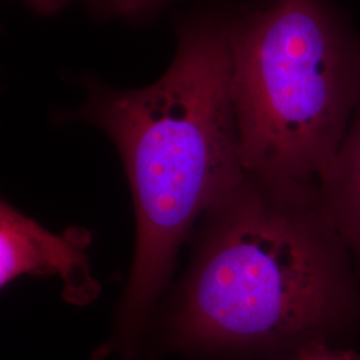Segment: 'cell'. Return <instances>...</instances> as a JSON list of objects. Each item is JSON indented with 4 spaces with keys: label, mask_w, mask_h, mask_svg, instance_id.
<instances>
[{
    "label": "cell",
    "mask_w": 360,
    "mask_h": 360,
    "mask_svg": "<svg viewBox=\"0 0 360 360\" xmlns=\"http://www.w3.org/2000/svg\"><path fill=\"white\" fill-rule=\"evenodd\" d=\"M330 219L360 272V110L331 168L315 187Z\"/></svg>",
    "instance_id": "5"
},
{
    "label": "cell",
    "mask_w": 360,
    "mask_h": 360,
    "mask_svg": "<svg viewBox=\"0 0 360 360\" xmlns=\"http://www.w3.org/2000/svg\"><path fill=\"white\" fill-rule=\"evenodd\" d=\"M232 101L248 176L316 187L360 98V56L321 0H272L230 20Z\"/></svg>",
    "instance_id": "3"
},
{
    "label": "cell",
    "mask_w": 360,
    "mask_h": 360,
    "mask_svg": "<svg viewBox=\"0 0 360 360\" xmlns=\"http://www.w3.org/2000/svg\"><path fill=\"white\" fill-rule=\"evenodd\" d=\"M30 8L43 15H51L60 11L68 3L75 0H23ZM104 10L123 16H136L153 10L162 0H86Z\"/></svg>",
    "instance_id": "6"
},
{
    "label": "cell",
    "mask_w": 360,
    "mask_h": 360,
    "mask_svg": "<svg viewBox=\"0 0 360 360\" xmlns=\"http://www.w3.org/2000/svg\"><path fill=\"white\" fill-rule=\"evenodd\" d=\"M210 215L169 324L174 349L295 354L352 322L351 257L315 187L248 176Z\"/></svg>",
    "instance_id": "2"
},
{
    "label": "cell",
    "mask_w": 360,
    "mask_h": 360,
    "mask_svg": "<svg viewBox=\"0 0 360 360\" xmlns=\"http://www.w3.org/2000/svg\"><path fill=\"white\" fill-rule=\"evenodd\" d=\"M175 58L153 84L101 91L82 116L115 143L129 178L136 243L110 351L135 359L155 303L195 220L229 199L245 171L232 101L230 20L180 27Z\"/></svg>",
    "instance_id": "1"
},
{
    "label": "cell",
    "mask_w": 360,
    "mask_h": 360,
    "mask_svg": "<svg viewBox=\"0 0 360 360\" xmlns=\"http://www.w3.org/2000/svg\"><path fill=\"white\" fill-rule=\"evenodd\" d=\"M91 232L71 226L53 233L8 203L0 206V284L6 287L23 275H60L68 303L84 306L101 295L91 274L87 250Z\"/></svg>",
    "instance_id": "4"
},
{
    "label": "cell",
    "mask_w": 360,
    "mask_h": 360,
    "mask_svg": "<svg viewBox=\"0 0 360 360\" xmlns=\"http://www.w3.org/2000/svg\"><path fill=\"white\" fill-rule=\"evenodd\" d=\"M291 360H360V356L351 349H338L327 343H314L296 351Z\"/></svg>",
    "instance_id": "7"
}]
</instances>
